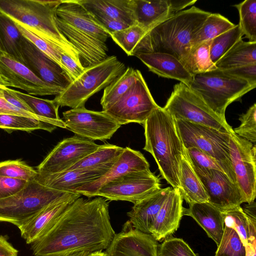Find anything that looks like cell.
Segmentation results:
<instances>
[{"instance_id":"1","label":"cell","mask_w":256,"mask_h":256,"mask_svg":"<svg viewBox=\"0 0 256 256\" xmlns=\"http://www.w3.org/2000/svg\"><path fill=\"white\" fill-rule=\"evenodd\" d=\"M115 234L106 199L80 196L44 236L30 244V249L35 256L102 252Z\"/></svg>"},{"instance_id":"2","label":"cell","mask_w":256,"mask_h":256,"mask_svg":"<svg viewBox=\"0 0 256 256\" xmlns=\"http://www.w3.org/2000/svg\"><path fill=\"white\" fill-rule=\"evenodd\" d=\"M55 21L59 31L78 51L84 68L108 57L106 42L110 33L78 0H62L55 12Z\"/></svg>"},{"instance_id":"3","label":"cell","mask_w":256,"mask_h":256,"mask_svg":"<svg viewBox=\"0 0 256 256\" xmlns=\"http://www.w3.org/2000/svg\"><path fill=\"white\" fill-rule=\"evenodd\" d=\"M210 13L194 6L177 12L146 32L134 56L139 52L166 53L182 62L189 54L194 36Z\"/></svg>"},{"instance_id":"4","label":"cell","mask_w":256,"mask_h":256,"mask_svg":"<svg viewBox=\"0 0 256 256\" xmlns=\"http://www.w3.org/2000/svg\"><path fill=\"white\" fill-rule=\"evenodd\" d=\"M143 126V149L152 156L162 178L171 187L178 188L180 163L185 148L174 120L163 108L158 106Z\"/></svg>"},{"instance_id":"5","label":"cell","mask_w":256,"mask_h":256,"mask_svg":"<svg viewBox=\"0 0 256 256\" xmlns=\"http://www.w3.org/2000/svg\"><path fill=\"white\" fill-rule=\"evenodd\" d=\"M61 2L62 0H0V12L58 46L82 64L78 51L56 26L55 12Z\"/></svg>"},{"instance_id":"6","label":"cell","mask_w":256,"mask_h":256,"mask_svg":"<svg viewBox=\"0 0 256 256\" xmlns=\"http://www.w3.org/2000/svg\"><path fill=\"white\" fill-rule=\"evenodd\" d=\"M126 70L124 64L115 56L85 68L82 74L53 100L58 106L72 108H85L94 94L105 88Z\"/></svg>"},{"instance_id":"7","label":"cell","mask_w":256,"mask_h":256,"mask_svg":"<svg viewBox=\"0 0 256 256\" xmlns=\"http://www.w3.org/2000/svg\"><path fill=\"white\" fill-rule=\"evenodd\" d=\"M256 86L216 68L194 75L189 87L218 116L226 121L225 112L228 106Z\"/></svg>"},{"instance_id":"8","label":"cell","mask_w":256,"mask_h":256,"mask_svg":"<svg viewBox=\"0 0 256 256\" xmlns=\"http://www.w3.org/2000/svg\"><path fill=\"white\" fill-rule=\"evenodd\" d=\"M174 120L184 148H196L213 158L230 179L236 184L230 156L231 134L184 120Z\"/></svg>"},{"instance_id":"9","label":"cell","mask_w":256,"mask_h":256,"mask_svg":"<svg viewBox=\"0 0 256 256\" xmlns=\"http://www.w3.org/2000/svg\"><path fill=\"white\" fill-rule=\"evenodd\" d=\"M66 192L44 186L36 179L28 181L15 194L0 200V222L18 227Z\"/></svg>"},{"instance_id":"10","label":"cell","mask_w":256,"mask_h":256,"mask_svg":"<svg viewBox=\"0 0 256 256\" xmlns=\"http://www.w3.org/2000/svg\"><path fill=\"white\" fill-rule=\"evenodd\" d=\"M174 120H181L232 134V128L222 120L201 97L182 82L176 84L163 108Z\"/></svg>"},{"instance_id":"11","label":"cell","mask_w":256,"mask_h":256,"mask_svg":"<svg viewBox=\"0 0 256 256\" xmlns=\"http://www.w3.org/2000/svg\"><path fill=\"white\" fill-rule=\"evenodd\" d=\"M158 106L140 71L129 90L104 112L121 126L130 123L143 125Z\"/></svg>"},{"instance_id":"12","label":"cell","mask_w":256,"mask_h":256,"mask_svg":"<svg viewBox=\"0 0 256 256\" xmlns=\"http://www.w3.org/2000/svg\"><path fill=\"white\" fill-rule=\"evenodd\" d=\"M160 186L158 178L150 170L134 172L104 185L94 196L134 204L161 188Z\"/></svg>"},{"instance_id":"13","label":"cell","mask_w":256,"mask_h":256,"mask_svg":"<svg viewBox=\"0 0 256 256\" xmlns=\"http://www.w3.org/2000/svg\"><path fill=\"white\" fill-rule=\"evenodd\" d=\"M66 128L76 136L92 141L110 139L122 126L106 112L84 108H72L62 113Z\"/></svg>"},{"instance_id":"14","label":"cell","mask_w":256,"mask_h":256,"mask_svg":"<svg viewBox=\"0 0 256 256\" xmlns=\"http://www.w3.org/2000/svg\"><path fill=\"white\" fill-rule=\"evenodd\" d=\"M230 156L236 177L245 202H253L256 196V145L234 132L229 143Z\"/></svg>"},{"instance_id":"15","label":"cell","mask_w":256,"mask_h":256,"mask_svg":"<svg viewBox=\"0 0 256 256\" xmlns=\"http://www.w3.org/2000/svg\"><path fill=\"white\" fill-rule=\"evenodd\" d=\"M99 146L92 140L77 136L63 139L36 167L42 174H56L68 170Z\"/></svg>"},{"instance_id":"16","label":"cell","mask_w":256,"mask_h":256,"mask_svg":"<svg viewBox=\"0 0 256 256\" xmlns=\"http://www.w3.org/2000/svg\"><path fill=\"white\" fill-rule=\"evenodd\" d=\"M0 78L5 86L22 90L32 96H56L64 90L45 82L24 64L3 52H0Z\"/></svg>"},{"instance_id":"17","label":"cell","mask_w":256,"mask_h":256,"mask_svg":"<svg viewBox=\"0 0 256 256\" xmlns=\"http://www.w3.org/2000/svg\"><path fill=\"white\" fill-rule=\"evenodd\" d=\"M192 168L204 188L208 202L221 212L240 206L245 202L238 185L223 171Z\"/></svg>"},{"instance_id":"18","label":"cell","mask_w":256,"mask_h":256,"mask_svg":"<svg viewBox=\"0 0 256 256\" xmlns=\"http://www.w3.org/2000/svg\"><path fill=\"white\" fill-rule=\"evenodd\" d=\"M80 196L78 193L66 192L19 226L18 228L21 236L26 243L30 244L44 236L68 206Z\"/></svg>"},{"instance_id":"19","label":"cell","mask_w":256,"mask_h":256,"mask_svg":"<svg viewBox=\"0 0 256 256\" xmlns=\"http://www.w3.org/2000/svg\"><path fill=\"white\" fill-rule=\"evenodd\" d=\"M158 245L152 234L134 228L128 220L104 253L106 256H158Z\"/></svg>"},{"instance_id":"20","label":"cell","mask_w":256,"mask_h":256,"mask_svg":"<svg viewBox=\"0 0 256 256\" xmlns=\"http://www.w3.org/2000/svg\"><path fill=\"white\" fill-rule=\"evenodd\" d=\"M21 46L24 64L40 80L64 90L72 82L60 65L24 37Z\"/></svg>"},{"instance_id":"21","label":"cell","mask_w":256,"mask_h":256,"mask_svg":"<svg viewBox=\"0 0 256 256\" xmlns=\"http://www.w3.org/2000/svg\"><path fill=\"white\" fill-rule=\"evenodd\" d=\"M150 170V164L140 152L129 147L124 148L111 168L98 179L76 190V192L90 198L104 185L128 173Z\"/></svg>"},{"instance_id":"22","label":"cell","mask_w":256,"mask_h":256,"mask_svg":"<svg viewBox=\"0 0 256 256\" xmlns=\"http://www.w3.org/2000/svg\"><path fill=\"white\" fill-rule=\"evenodd\" d=\"M137 24L146 32L158 24L196 2V0H135Z\"/></svg>"},{"instance_id":"23","label":"cell","mask_w":256,"mask_h":256,"mask_svg":"<svg viewBox=\"0 0 256 256\" xmlns=\"http://www.w3.org/2000/svg\"><path fill=\"white\" fill-rule=\"evenodd\" d=\"M182 202L179 189L172 188L150 230L157 241L168 238L178 228L184 216Z\"/></svg>"},{"instance_id":"24","label":"cell","mask_w":256,"mask_h":256,"mask_svg":"<svg viewBox=\"0 0 256 256\" xmlns=\"http://www.w3.org/2000/svg\"><path fill=\"white\" fill-rule=\"evenodd\" d=\"M138 58L152 72L160 76L174 79L190 86L193 78L182 63L174 56L162 52H139Z\"/></svg>"},{"instance_id":"25","label":"cell","mask_w":256,"mask_h":256,"mask_svg":"<svg viewBox=\"0 0 256 256\" xmlns=\"http://www.w3.org/2000/svg\"><path fill=\"white\" fill-rule=\"evenodd\" d=\"M172 188H161L134 204L127 212L128 221L134 228L150 234V230Z\"/></svg>"},{"instance_id":"26","label":"cell","mask_w":256,"mask_h":256,"mask_svg":"<svg viewBox=\"0 0 256 256\" xmlns=\"http://www.w3.org/2000/svg\"><path fill=\"white\" fill-rule=\"evenodd\" d=\"M184 215L193 218L218 246L224 230V217L222 212L207 202L195 203L184 208Z\"/></svg>"},{"instance_id":"27","label":"cell","mask_w":256,"mask_h":256,"mask_svg":"<svg viewBox=\"0 0 256 256\" xmlns=\"http://www.w3.org/2000/svg\"><path fill=\"white\" fill-rule=\"evenodd\" d=\"M100 176V175L94 172L72 170L56 174L38 172L36 180L40 184L56 190L76 193V189Z\"/></svg>"},{"instance_id":"28","label":"cell","mask_w":256,"mask_h":256,"mask_svg":"<svg viewBox=\"0 0 256 256\" xmlns=\"http://www.w3.org/2000/svg\"><path fill=\"white\" fill-rule=\"evenodd\" d=\"M93 14H102L130 26L137 24L135 0H78Z\"/></svg>"},{"instance_id":"29","label":"cell","mask_w":256,"mask_h":256,"mask_svg":"<svg viewBox=\"0 0 256 256\" xmlns=\"http://www.w3.org/2000/svg\"><path fill=\"white\" fill-rule=\"evenodd\" d=\"M124 148L110 144L99 145L96 150L66 170H84L96 172L102 176L113 166L123 152Z\"/></svg>"},{"instance_id":"30","label":"cell","mask_w":256,"mask_h":256,"mask_svg":"<svg viewBox=\"0 0 256 256\" xmlns=\"http://www.w3.org/2000/svg\"><path fill=\"white\" fill-rule=\"evenodd\" d=\"M179 184L182 198L188 205L208 202L204 188L185 153L180 163Z\"/></svg>"},{"instance_id":"31","label":"cell","mask_w":256,"mask_h":256,"mask_svg":"<svg viewBox=\"0 0 256 256\" xmlns=\"http://www.w3.org/2000/svg\"><path fill=\"white\" fill-rule=\"evenodd\" d=\"M24 36L14 22L0 12V46L3 52L22 64H24L22 50Z\"/></svg>"},{"instance_id":"32","label":"cell","mask_w":256,"mask_h":256,"mask_svg":"<svg viewBox=\"0 0 256 256\" xmlns=\"http://www.w3.org/2000/svg\"><path fill=\"white\" fill-rule=\"evenodd\" d=\"M256 63V42L240 40L215 64L221 70Z\"/></svg>"},{"instance_id":"33","label":"cell","mask_w":256,"mask_h":256,"mask_svg":"<svg viewBox=\"0 0 256 256\" xmlns=\"http://www.w3.org/2000/svg\"><path fill=\"white\" fill-rule=\"evenodd\" d=\"M140 70L128 67L104 90L100 99L102 110L104 111L118 101L135 82Z\"/></svg>"},{"instance_id":"34","label":"cell","mask_w":256,"mask_h":256,"mask_svg":"<svg viewBox=\"0 0 256 256\" xmlns=\"http://www.w3.org/2000/svg\"><path fill=\"white\" fill-rule=\"evenodd\" d=\"M56 128L38 118L16 114H0V128L9 134L16 130L30 132L37 130L52 132Z\"/></svg>"},{"instance_id":"35","label":"cell","mask_w":256,"mask_h":256,"mask_svg":"<svg viewBox=\"0 0 256 256\" xmlns=\"http://www.w3.org/2000/svg\"><path fill=\"white\" fill-rule=\"evenodd\" d=\"M235 26L222 15L210 13L194 36L192 42V48L203 42L212 40Z\"/></svg>"},{"instance_id":"36","label":"cell","mask_w":256,"mask_h":256,"mask_svg":"<svg viewBox=\"0 0 256 256\" xmlns=\"http://www.w3.org/2000/svg\"><path fill=\"white\" fill-rule=\"evenodd\" d=\"M211 40H207L191 49L186 58L181 62L192 75L218 68L210 57Z\"/></svg>"},{"instance_id":"37","label":"cell","mask_w":256,"mask_h":256,"mask_svg":"<svg viewBox=\"0 0 256 256\" xmlns=\"http://www.w3.org/2000/svg\"><path fill=\"white\" fill-rule=\"evenodd\" d=\"M222 213L224 226L235 230L246 247L249 236L250 218L255 214L252 215L248 209L244 210L240 206Z\"/></svg>"},{"instance_id":"38","label":"cell","mask_w":256,"mask_h":256,"mask_svg":"<svg viewBox=\"0 0 256 256\" xmlns=\"http://www.w3.org/2000/svg\"><path fill=\"white\" fill-rule=\"evenodd\" d=\"M14 92L28 106L34 114L49 120L64 123L58 115L59 106L53 100L38 98L14 90Z\"/></svg>"},{"instance_id":"39","label":"cell","mask_w":256,"mask_h":256,"mask_svg":"<svg viewBox=\"0 0 256 256\" xmlns=\"http://www.w3.org/2000/svg\"><path fill=\"white\" fill-rule=\"evenodd\" d=\"M242 32L238 24L211 40L210 57L216 64L234 45L242 39Z\"/></svg>"},{"instance_id":"40","label":"cell","mask_w":256,"mask_h":256,"mask_svg":"<svg viewBox=\"0 0 256 256\" xmlns=\"http://www.w3.org/2000/svg\"><path fill=\"white\" fill-rule=\"evenodd\" d=\"M238 10V26L248 42H256V0H246L234 6Z\"/></svg>"},{"instance_id":"41","label":"cell","mask_w":256,"mask_h":256,"mask_svg":"<svg viewBox=\"0 0 256 256\" xmlns=\"http://www.w3.org/2000/svg\"><path fill=\"white\" fill-rule=\"evenodd\" d=\"M146 33L144 30L136 24L112 32L110 36L128 56H134L136 47Z\"/></svg>"},{"instance_id":"42","label":"cell","mask_w":256,"mask_h":256,"mask_svg":"<svg viewBox=\"0 0 256 256\" xmlns=\"http://www.w3.org/2000/svg\"><path fill=\"white\" fill-rule=\"evenodd\" d=\"M246 248L234 229L224 226V232L214 256H246Z\"/></svg>"},{"instance_id":"43","label":"cell","mask_w":256,"mask_h":256,"mask_svg":"<svg viewBox=\"0 0 256 256\" xmlns=\"http://www.w3.org/2000/svg\"><path fill=\"white\" fill-rule=\"evenodd\" d=\"M38 174L36 170L20 159L0 162V176L30 181Z\"/></svg>"},{"instance_id":"44","label":"cell","mask_w":256,"mask_h":256,"mask_svg":"<svg viewBox=\"0 0 256 256\" xmlns=\"http://www.w3.org/2000/svg\"><path fill=\"white\" fill-rule=\"evenodd\" d=\"M14 22L24 38L33 44L38 48L62 68L60 62V56L64 52L62 49L56 45L38 36L22 26L19 23L14 21Z\"/></svg>"},{"instance_id":"45","label":"cell","mask_w":256,"mask_h":256,"mask_svg":"<svg viewBox=\"0 0 256 256\" xmlns=\"http://www.w3.org/2000/svg\"><path fill=\"white\" fill-rule=\"evenodd\" d=\"M240 124L233 130L238 136L252 144L256 142V104L252 106L246 112L239 118Z\"/></svg>"},{"instance_id":"46","label":"cell","mask_w":256,"mask_h":256,"mask_svg":"<svg viewBox=\"0 0 256 256\" xmlns=\"http://www.w3.org/2000/svg\"><path fill=\"white\" fill-rule=\"evenodd\" d=\"M158 256H198L182 238H166L158 245Z\"/></svg>"},{"instance_id":"47","label":"cell","mask_w":256,"mask_h":256,"mask_svg":"<svg viewBox=\"0 0 256 256\" xmlns=\"http://www.w3.org/2000/svg\"><path fill=\"white\" fill-rule=\"evenodd\" d=\"M185 154L192 167L194 168L200 170H216L224 172L216 160L196 148H185Z\"/></svg>"},{"instance_id":"48","label":"cell","mask_w":256,"mask_h":256,"mask_svg":"<svg viewBox=\"0 0 256 256\" xmlns=\"http://www.w3.org/2000/svg\"><path fill=\"white\" fill-rule=\"evenodd\" d=\"M28 181L0 176V200L12 196L22 189Z\"/></svg>"},{"instance_id":"49","label":"cell","mask_w":256,"mask_h":256,"mask_svg":"<svg viewBox=\"0 0 256 256\" xmlns=\"http://www.w3.org/2000/svg\"><path fill=\"white\" fill-rule=\"evenodd\" d=\"M0 114H16L38 118L54 125L56 127H60L63 128H66V126L64 123H60L56 122L49 120L38 116L34 114L27 112L26 111L18 108L8 103L4 98H0Z\"/></svg>"},{"instance_id":"50","label":"cell","mask_w":256,"mask_h":256,"mask_svg":"<svg viewBox=\"0 0 256 256\" xmlns=\"http://www.w3.org/2000/svg\"><path fill=\"white\" fill-rule=\"evenodd\" d=\"M231 76L244 80L256 85V63L222 70Z\"/></svg>"},{"instance_id":"51","label":"cell","mask_w":256,"mask_h":256,"mask_svg":"<svg viewBox=\"0 0 256 256\" xmlns=\"http://www.w3.org/2000/svg\"><path fill=\"white\" fill-rule=\"evenodd\" d=\"M60 62L62 68L68 74L72 82L76 79L83 72L85 68L66 52L60 56Z\"/></svg>"},{"instance_id":"52","label":"cell","mask_w":256,"mask_h":256,"mask_svg":"<svg viewBox=\"0 0 256 256\" xmlns=\"http://www.w3.org/2000/svg\"><path fill=\"white\" fill-rule=\"evenodd\" d=\"M93 15L108 32L110 35L112 32L121 30L128 28L130 26L128 24L122 21L113 19L104 15Z\"/></svg>"},{"instance_id":"53","label":"cell","mask_w":256,"mask_h":256,"mask_svg":"<svg viewBox=\"0 0 256 256\" xmlns=\"http://www.w3.org/2000/svg\"><path fill=\"white\" fill-rule=\"evenodd\" d=\"M4 98L8 103L18 108L34 114L28 106L15 94L14 90L4 86Z\"/></svg>"},{"instance_id":"54","label":"cell","mask_w":256,"mask_h":256,"mask_svg":"<svg viewBox=\"0 0 256 256\" xmlns=\"http://www.w3.org/2000/svg\"><path fill=\"white\" fill-rule=\"evenodd\" d=\"M256 219L252 216L250 220V234L247 246L245 247L246 256H256Z\"/></svg>"},{"instance_id":"55","label":"cell","mask_w":256,"mask_h":256,"mask_svg":"<svg viewBox=\"0 0 256 256\" xmlns=\"http://www.w3.org/2000/svg\"><path fill=\"white\" fill-rule=\"evenodd\" d=\"M18 250L8 240V237L0 235V256H18Z\"/></svg>"},{"instance_id":"56","label":"cell","mask_w":256,"mask_h":256,"mask_svg":"<svg viewBox=\"0 0 256 256\" xmlns=\"http://www.w3.org/2000/svg\"><path fill=\"white\" fill-rule=\"evenodd\" d=\"M92 253L88 252H79L49 256H90Z\"/></svg>"},{"instance_id":"57","label":"cell","mask_w":256,"mask_h":256,"mask_svg":"<svg viewBox=\"0 0 256 256\" xmlns=\"http://www.w3.org/2000/svg\"><path fill=\"white\" fill-rule=\"evenodd\" d=\"M90 256H106L104 252H92Z\"/></svg>"},{"instance_id":"58","label":"cell","mask_w":256,"mask_h":256,"mask_svg":"<svg viewBox=\"0 0 256 256\" xmlns=\"http://www.w3.org/2000/svg\"><path fill=\"white\" fill-rule=\"evenodd\" d=\"M2 52V49H1V48H0V52Z\"/></svg>"}]
</instances>
